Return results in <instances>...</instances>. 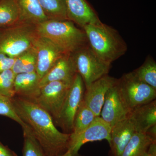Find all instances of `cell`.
Returning <instances> with one entry per match:
<instances>
[{
  "mask_svg": "<svg viewBox=\"0 0 156 156\" xmlns=\"http://www.w3.org/2000/svg\"><path fill=\"white\" fill-rule=\"evenodd\" d=\"M11 100L17 115L47 156H59L68 150L70 134L60 132L49 113L34 101L16 95Z\"/></svg>",
  "mask_w": 156,
  "mask_h": 156,
  "instance_id": "obj_1",
  "label": "cell"
},
{
  "mask_svg": "<svg viewBox=\"0 0 156 156\" xmlns=\"http://www.w3.org/2000/svg\"><path fill=\"white\" fill-rule=\"evenodd\" d=\"M37 34L48 39L64 54H73L88 45L86 33L72 21L48 19L35 25Z\"/></svg>",
  "mask_w": 156,
  "mask_h": 156,
  "instance_id": "obj_2",
  "label": "cell"
},
{
  "mask_svg": "<svg viewBox=\"0 0 156 156\" xmlns=\"http://www.w3.org/2000/svg\"><path fill=\"white\" fill-rule=\"evenodd\" d=\"M88 45L101 60L111 64L123 56L128 46L114 28L102 22L89 24L83 27Z\"/></svg>",
  "mask_w": 156,
  "mask_h": 156,
  "instance_id": "obj_3",
  "label": "cell"
},
{
  "mask_svg": "<svg viewBox=\"0 0 156 156\" xmlns=\"http://www.w3.org/2000/svg\"><path fill=\"white\" fill-rule=\"evenodd\" d=\"M36 34L35 25L24 23L0 28V53L16 58L33 46Z\"/></svg>",
  "mask_w": 156,
  "mask_h": 156,
  "instance_id": "obj_4",
  "label": "cell"
},
{
  "mask_svg": "<svg viewBox=\"0 0 156 156\" xmlns=\"http://www.w3.org/2000/svg\"><path fill=\"white\" fill-rule=\"evenodd\" d=\"M118 85L123 101L130 111L156 99V89L139 80L133 72L118 79Z\"/></svg>",
  "mask_w": 156,
  "mask_h": 156,
  "instance_id": "obj_5",
  "label": "cell"
},
{
  "mask_svg": "<svg viewBox=\"0 0 156 156\" xmlns=\"http://www.w3.org/2000/svg\"><path fill=\"white\" fill-rule=\"evenodd\" d=\"M77 73L87 89L92 83L108 75L111 64L101 60L92 51L89 45L72 54Z\"/></svg>",
  "mask_w": 156,
  "mask_h": 156,
  "instance_id": "obj_6",
  "label": "cell"
},
{
  "mask_svg": "<svg viewBox=\"0 0 156 156\" xmlns=\"http://www.w3.org/2000/svg\"><path fill=\"white\" fill-rule=\"evenodd\" d=\"M85 87L80 76L76 73L55 124L59 126L64 133L72 132L76 113L83 99Z\"/></svg>",
  "mask_w": 156,
  "mask_h": 156,
  "instance_id": "obj_7",
  "label": "cell"
},
{
  "mask_svg": "<svg viewBox=\"0 0 156 156\" xmlns=\"http://www.w3.org/2000/svg\"><path fill=\"white\" fill-rule=\"evenodd\" d=\"M72 83L54 81L48 83L41 87L40 95L34 101L49 113L54 123L58 119Z\"/></svg>",
  "mask_w": 156,
  "mask_h": 156,
  "instance_id": "obj_8",
  "label": "cell"
},
{
  "mask_svg": "<svg viewBox=\"0 0 156 156\" xmlns=\"http://www.w3.org/2000/svg\"><path fill=\"white\" fill-rule=\"evenodd\" d=\"M130 112L120 94L117 80L116 83L107 92L100 117L112 128L118 122L127 118Z\"/></svg>",
  "mask_w": 156,
  "mask_h": 156,
  "instance_id": "obj_9",
  "label": "cell"
},
{
  "mask_svg": "<svg viewBox=\"0 0 156 156\" xmlns=\"http://www.w3.org/2000/svg\"><path fill=\"white\" fill-rule=\"evenodd\" d=\"M112 127L100 116L96 117L84 131L70 141L68 150L72 156H79L82 146L88 142L105 140L109 144L111 139Z\"/></svg>",
  "mask_w": 156,
  "mask_h": 156,
  "instance_id": "obj_10",
  "label": "cell"
},
{
  "mask_svg": "<svg viewBox=\"0 0 156 156\" xmlns=\"http://www.w3.org/2000/svg\"><path fill=\"white\" fill-rule=\"evenodd\" d=\"M33 45L37 51L36 72L41 80L64 53L48 39L37 34Z\"/></svg>",
  "mask_w": 156,
  "mask_h": 156,
  "instance_id": "obj_11",
  "label": "cell"
},
{
  "mask_svg": "<svg viewBox=\"0 0 156 156\" xmlns=\"http://www.w3.org/2000/svg\"><path fill=\"white\" fill-rule=\"evenodd\" d=\"M117 80L107 75L93 82L86 89L83 100L96 117L100 116L107 92L116 83Z\"/></svg>",
  "mask_w": 156,
  "mask_h": 156,
  "instance_id": "obj_12",
  "label": "cell"
},
{
  "mask_svg": "<svg viewBox=\"0 0 156 156\" xmlns=\"http://www.w3.org/2000/svg\"><path fill=\"white\" fill-rule=\"evenodd\" d=\"M68 19L81 28L101 22L95 9L87 0H65Z\"/></svg>",
  "mask_w": 156,
  "mask_h": 156,
  "instance_id": "obj_13",
  "label": "cell"
},
{
  "mask_svg": "<svg viewBox=\"0 0 156 156\" xmlns=\"http://www.w3.org/2000/svg\"><path fill=\"white\" fill-rule=\"evenodd\" d=\"M136 131L133 121L128 115L117 123L111 130L110 156H121L124 149Z\"/></svg>",
  "mask_w": 156,
  "mask_h": 156,
  "instance_id": "obj_14",
  "label": "cell"
},
{
  "mask_svg": "<svg viewBox=\"0 0 156 156\" xmlns=\"http://www.w3.org/2000/svg\"><path fill=\"white\" fill-rule=\"evenodd\" d=\"M77 73L72 54H64L40 80L41 87L54 81L72 83Z\"/></svg>",
  "mask_w": 156,
  "mask_h": 156,
  "instance_id": "obj_15",
  "label": "cell"
},
{
  "mask_svg": "<svg viewBox=\"0 0 156 156\" xmlns=\"http://www.w3.org/2000/svg\"><path fill=\"white\" fill-rule=\"evenodd\" d=\"M40 80L36 72L16 75L14 83L15 95L34 101L41 92Z\"/></svg>",
  "mask_w": 156,
  "mask_h": 156,
  "instance_id": "obj_16",
  "label": "cell"
},
{
  "mask_svg": "<svg viewBox=\"0 0 156 156\" xmlns=\"http://www.w3.org/2000/svg\"><path fill=\"white\" fill-rule=\"evenodd\" d=\"M129 116L136 132L146 133L149 128L156 125V99L133 109Z\"/></svg>",
  "mask_w": 156,
  "mask_h": 156,
  "instance_id": "obj_17",
  "label": "cell"
},
{
  "mask_svg": "<svg viewBox=\"0 0 156 156\" xmlns=\"http://www.w3.org/2000/svg\"><path fill=\"white\" fill-rule=\"evenodd\" d=\"M19 11V22L36 25L48 20L38 0H16Z\"/></svg>",
  "mask_w": 156,
  "mask_h": 156,
  "instance_id": "obj_18",
  "label": "cell"
},
{
  "mask_svg": "<svg viewBox=\"0 0 156 156\" xmlns=\"http://www.w3.org/2000/svg\"><path fill=\"white\" fill-rule=\"evenodd\" d=\"M156 142L146 133L136 132L129 140L121 156H143L152 143Z\"/></svg>",
  "mask_w": 156,
  "mask_h": 156,
  "instance_id": "obj_19",
  "label": "cell"
},
{
  "mask_svg": "<svg viewBox=\"0 0 156 156\" xmlns=\"http://www.w3.org/2000/svg\"><path fill=\"white\" fill-rule=\"evenodd\" d=\"M96 117L83 100L75 117L72 132L70 135L69 142L85 131Z\"/></svg>",
  "mask_w": 156,
  "mask_h": 156,
  "instance_id": "obj_20",
  "label": "cell"
},
{
  "mask_svg": "<svg viewBox=\"0 0 156 156\" xmlns=\"http://www.w3.org/2000/svg\"><path fill=\"white\" fill-rule=\"evenodd\" d=\"M37 54L33 45L15 58L11 70L15 75L36 72Z\"/></svg>",
  "mask_w": 156,
  "mask_h": 156,
  "instance_id": "obj_21",
  "label": "cell"
},
{
  "mask_svg": "<svg viewBox=\"0 0 156 156\" xmlns=\"http://www.w3.org/2000/svg\"><path fill=\"white\" fill-rule=\"evenodd\" d=\"M19 21V11L16 0H0V28H6Z\"/></svg>",
  "mask_w": 156,
  "mask_h": 156,
  "instance_id": "obj_22",
  "label": "cell"
},
{
  "mask_svg": "<svg viewBox=\"0 0 156 156\" xmlns=\"http://www.w3.org/2000/svg\"><path fill=\"white\" fill-rule=\"evenodd\" d=\"M38 1L48 19L68 20L65 0H38Z\"/></svg>",
  "mask_w": 156,
  "mask_h": 156,
  "instance_id": "obj_23",
  "label": "cell"
},
{
  "mask_svg": "<svg viewBox=\"0 0 156 156\" xmlns=\"http://www.w3.org/2000/svg\"><path fill=\"white\" fill-rule=\"evenodd\" d=\"M132 72L140 81L156 89V62L151 56H148L144 63Z\"/></svg>",
  "mask_w": 156,
  "mask_h": 156,
  "instance_id": "obj_24",
  "label": "cell"
},
{
  "mask_svg": "<svg viewBox=\"0 0 156 156\" xmlns=\"http://www.w3.org/2000/svg\"><path fill=\"white\" fill-rule=\"evenodd\" d=\"M23 130V156H48L34 137L29 127Z\"/></svg>",
  "mask_w": 156,
  "mask_h": 156,
  "instance_id": "obj_25",
  "label": "cell"
},
{
  "mask_svg": "<svg viewBox=\"0 0 156 156\" xmlns=\"http://www.w3.org/2000/svg\"><path fill=\"white\" fill-rule=\"evenodd\" d=\"M16 75L12 70L0 73V95L12 98L15 95L14 83Z\"/></svg>",
  "mask_w": 156,
  "mask_h": 156,
  "instance_id": "obj_26",
  "label": "cell"
},
{
  "mask_svg": "<svg viewBox=\"0 0 156 156\" xmlns=\"http://www.w3.org/2000/svg\"><path fill=\"white\" fill-rule=\"evenodd\" d=\"M0 115L10 118L19 124L22 129L28 126L23 122L14 110L11 98L0 95Z\"/></svg>",
  "mask_w": 156,
  "mask_h": 156,
  "instance_id": "obj_27",
  "label": "cell"
},
{
  "mask_svg": "<svg viewBox=\"0 0 156 156\" xmlns=\"http://www.w3.org/2000/svg\"><path fill=\"white\" fill-rule=\"evenodd\" d=\"M15 60V58H11L4 53H0V73L11 69Z\"/></svg>",
  "mask_w": 156,
  "mask_h": 156,
  "instance_id": "obj_28",
  "label": "cell"
},
{
  "mask_svg": "<svg viewBox=\"0 0 156 156\" xmlns=\"http://www.w3.org/2000/svg\"><path fill=\"white\" fill-rule=\"evenodd\" d=\"M0 156H17L14 152L0 142Z\"/></svg>",
  "mask_w": 156,
  "mask_h": 156,
  "instance_id": "obj_29",
  "label": "cell"
},
{
  "mask_svg": "<svg viewBox=\"0 0 156 156\" xmlns=\"http://www.w3.org/2000/svg\"><path fill=\"white\" fill-rule=\"evenodd\" d=\"M143 156H156V142L151 144L147 151Z\"/></svg>",
  "mask_w": 156,
  "mask_h": 156,
  "instance_id": "obj_30",
  "label": "cell"
},
{
  "mask_svg": "<svg viewBox=\"0 0 156 156\" xmlns=\"http://www.w3.org/2000/svg\"><path fill=\"white\" fill-rule=\"evenodd\" d=\"M146 133L154 140H156V125H154L149 128Z\"/></svg>",
  "mask_w": 156,
  "mask_h": 156,
  "instance_id": "obj_31",
  "label": "cell"
},
{
  "mask_svg": "<svg viewBox=\"0 0 156 156\" xmlns=\"http://www.w3.org/2000/svg\"><path fill=\"white\" fill-rule=\"evenodd\" d=\"M58 156H72V154L71 153L70 151L69 150H68L65 153L62 154Z\"/></svg>",
  "mask_w": 156,
  "mask_h": 156,
  "instance_id": "obj_32",
  "label": "cell"
}]
</instances>
